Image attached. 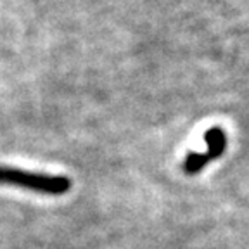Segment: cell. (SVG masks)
I'll return each mask as SVG.
<instances>
[{
  "label": "cell",
  "instance_id": "obj_1",
  "mask_svg": "<svg viewBox=\"0 0 249 249\" xmlns=\"http://www.w3.org/2000/svg\"><path fill=\"white\" fill-rule=\"evenodd\" d=\"M0 185H14L49 196H62L71 189V180L64 175H45L0 166Z\"/></svg>",
  "mask_w": 249,
  "mask_h": 249
},
{
  "label": "cell",
  "instance_id": "obj_2",
  "mask_svg": "<svg viewBox=\"0 0 249 249\" xmlns=\"http://www.w3.org/2000/svg\"><path fill=\"white\" fill-rule=\"evenodd\" d=\"M204 140L208 144V151L204 154H197V152H191V154L185 158V163H183V170L189 175H194V173H199L202 168L206 166L208 163H211L213 160L220 158L222 152L225 151L227 145V139H225V132L222 128H210L206 133H204Z\"/></svg>",
  "mask_w": 249,
  "mask_h": 249
}]
</instances>
